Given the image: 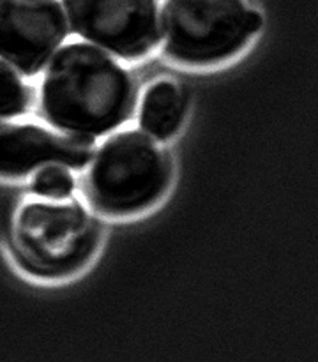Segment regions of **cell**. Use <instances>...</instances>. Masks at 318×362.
Returning <instances> with one entry per match:
<instances>
[{
    "instance_id": "cell-1",
    "label": "cell",
    "mask_w": 318,
    "mask_h": 362,
    "mask_svg": "<svg viewBox=\"0 0 318 362\" xmlns=\"http://www.w3.org/2000/svg\"><path fill=\"white\" fill-rule=\"evenodd\" d=\"M136 88L126 69L85 42H71L52 59L41 85V115L73 134L101 136L126 122Z\"/></svg>"
},
{
    "instance_id": "cell-2",
    "label": "cell",
    "mask_w": 318,
    "mask_h": 362,
    "mask_svg": "<svg viewBox=\"0 0 318 362\" xmlns=\"http://www.w3.org/2000/svg\"><path fill=\"white\" fill-rule=\"evenodd\" d=\"M172 180L168 156L140 131L110 136L88 170L85 191L105 216H131L152 207Z\"/></svg>"
},
{
    "instance_id": "cell-3",
    "label": "cell",
    "mask_w": 318,
    "mask_h": 362,
    "mask_svg": "<svg viewBox=\"0 0 318 362\" xmlns=\"http://www.w3.org/2000/svg\"><path fill=\"white\" fill-rule=\"evenodd\" d=\"M261 18L244 0H165L163 48L186 66H212L232 59L260 30Z\"/></svg>"
},
{
    "instance_id": "cell-4",
    "label": "cell",
    "mask_w": 318,
    "mask_h": 362,
    "mask_svg": "<svg viewBox=\"0 0 318 362\" xmlns=\"http://www.w3.org/2000/svg\"><path fill=\"white\" fill-rule=\"evenodd\" d=\"M74 34L122 59L148 55L159 41L155 0H62Z\"/></svg>"
},
{
    "instance_id": "cell-5",
    "label": "cell",
    "mask_w": 318,
    "mask_h": 362,
    "mask_svg": "<svg viewBox=\"0 0 318 362\" xmlns=\"http://www.w3.org/2000/svg\"><path fill=\"white\" fill-rule=\"evenodd\" d=\"M14 239L21 253L41 267H71L87 257L94 228L78 202H34L14 219Z\"/></svg>"
},
{
    "instance_id": "cell-6",
    "label": "cell",
    "mask_w": 318,
    "mask_h": 362,
    "mask_svg": "<svg viewBox=\"0 0 318 362\" xmlns=\"http://www.w3.org/2000/svg\"><path fill=\"white\" fill-rule=\"evenodd\" d=\"M59 0H0V57L34 76L66 39Z\"/></svg>"
},
{
    "instance_id": "cell-7",
    "label": "cell",
    "mask_w": 318,
    "mask_h": 362,
    "mask_svg": "<svg viewBox=\"0 0 318 362\" xmlns=\"http://www.w3.org/2000/svg\"><path fill=\"white\" fill-rule=\"evenodd\" d=\"M92 151V136L53 133L35 124L0 122V177L18 179L49 163L83 168Z\"/></svg>"
},
{
    "instance_id": "cell-8",
    "label": "cell",
    "mask_w": 318,
    "mask_h": 362,
    "mask_svg": "<svg viewBox=\"0 0 318 362\" xmlns=\"http://www.w3.org/2000/svg\"><path fill=\"white\" fill-rule=\"evenodd\" d=\"M186 99L179 85L172 80H161L147 88L141 101L140 124L147 133L159 140H168L184 119Z\"/></svg>"
},
{
    "instance_id": "cell-9",
    "label": "cell",
    "mask_w": 318,
    "mask_h": 362,
    "mask_svg": "<svg viewBox=\"0 0 318 362\" xmlns=\"http://www.w3.org/2000/svg\"><path fill=\"white\" fill-rule=\"evenodd\" d=\"M32 92L13 69L0 62V119L20 117L30 108Z\"/></svg>"
},
{
    "instance_id": "cell-10",
    "label": "cell",
    "mask_w": 318,
    "mask_h": 362,
    "mask_svg": "<svg viewBox=\"0 0 318 362\" xmlns=\"http://www.w3.org/2000/svg\"><path fill=\"white\" fill-rule=\"evenodd\" d=\"M30 187L39 197L62 200L73 193L74 179L67 170L59 168V166H48L45 170H39L37 175L32 179Z\"/></svg>"
}]
</instances>
